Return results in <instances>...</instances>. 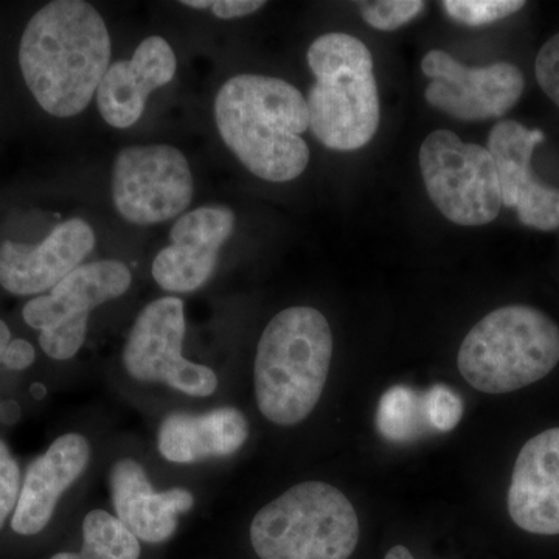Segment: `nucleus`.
<instances>
[{
  "label": "nucleus",
  "mask_w": 559,
  "mask_h": 559,
  "mask_svg": "<svg viewBox=\"0 0 559 559\" xmlns=\"http://www.w3.org/2000/svg\"><path fill=\"white\" fill-rule=\"evenodd\" d=\"M266 5L260 0H215L212 11L219 20H235V17L248 16Z\"/></svg>",
  "instance_id": "nucleus-29"
},
{
  "label": "nucleus",
  "mask_w": 559,
  "mask_h": 559,
  "mask_svg": "<svg viewBox=\"0 0 559 559\" xmlns=\"http://www.w3.org/2000/svg\"><path fill=\"white\" fill-rule=\"evenodd\" d=\"M90 441L80 433H66L25 474L11 528L22 536L38 535L49 525L58 500L86 469Z\"/></svg>",
  "instance_id": "nucleus-16"
},
{
  "label": "nucleus",
  "mask_w": 559,
  "mask_h": 559,
  "mask_svg": "<svg viewBox=\"0 0 559 559\" xmlns=\"http://www.w3.org/2000/svg\"><path fill=\"white\" fill-rule=\"evenodd\" d=\"M540 130H528L520 121L500 120L488 138V151L498 170L502 205L516 209L524 226L559 229V190L544 186L533 175V151L544 142Z\"/></svg>",
  "instance_id": "nucleus-11"
},
{
  "label": "nucleus",
  "mask_w": 559,
  "mask_h": 559,
  "mask_svg": "<svg viewBox=\"0 0 559 559\" xmlns=\"http://www.w3.org/2000/svg\"><path fill=\"white\" fill-rule=\"evenodd\" d=\"M94 248V230L80 218L58 224L39 245L5 241L0 246V286L14 296L46 293L80 267Z\"/></svg>",
  "instance_id": "nucleus-13"
},
{
  "label": "nucleus",
  "mask_w": 559,
  "mask_h": 559,
  "mask_svg": "<svg viewBox=\"0 0 559 559\" xmlns=\"http://www.w3.org/2000/svg\"><path fill=\"white\" fill-rule=\"evenodd\" d=\"M511 521L533 535H559V428L522 447L509 489Z\"/></svg>",
  "instance_id": "nucleus-14"
},
{
  "label": "nucleus",
  "mask_w": 559,
  "mask_h": 559,
  "mask_svg": "<svg viewBox=\"0 0 559 559\" xmlns=\"http://www.w3.org/2000/svg\"><path fill=\"white\" fill-rule=\"evenodd\" d=\"M21 418V409L14 401H7L0 406V421L3 425H13Z\"/></svg>",
  "instance_id": "nucleus-30"
},
{
  "label": "nucleus",
  "mask_w": 559,
  "mask_h": 559,
  "mask_svg": "<svg viewBox=\"0 0 559 559\" xmlns=\"http://www.w3.org/2000/svg\"><path fill=\"white\" fill-rule=\"evenodd\" d=\"M359 520L344 492L325 481L296 485L263 507L250 525L260 559H348Z\"/></svg>",
  "instance_id": "nucleus-6"
},
{
  "label": "nucleus",
  "mask_w": 559,
  "mask_h": 559,
  "mask_svg": "<svg viewBox=\"0 0 559 559\" xmlns=\"http://www.w3.org/2000/svg\"><path fill=\"white\" fill-rule=\"evenodd\" d=\"M448 16L469 27L492 24L524 9V0H444Z\"/></svg>",
  "instance_id": "nucleus-22"
},
{
  "label": "nucleus",
  "mask_w": 559,
  "mask_h": 559,
  "mask_svg": "<svg viewBox=\"0 0 559 559\" xmlns=\"http://www.w3.org/2000/svg\"><path fill=\"white\" fill-rule=\"evenodd\" d=\"M235 230V213L226 205H204L176 221L171 245L157 253L153 277L168 293H193L212 277L219 250Z\"/></svg>",
  "instance_id": "nucleus-12"
},
{
  "label": "nucleus",
  "mask_w": 559,
  "mask_h": 559,
  "mask_svg": "<svg viewBox=\"0 0 559 559\" xmlns=\"http://www.w3.org/2000/svg\"><path fill=\"white\" fill-rule=\"evenodd\" d=\"M307 60L316 76L307 98L312 134L330 150L362 148L381 120L370 50L355 36L333 32L311 44Z\"/></svg>",
  "instance_id": "nucleus-4"
},
{
  "label": "nucleus",
  "mask_w": 559,
  "mask_h": 559,
  "mask_svg": "<svg viewBox=\"0 0 559 559\" xmlns=\"http://www.w3.org/2000/svg\"><path fill=\"white\" fill-rule=\"evenodd\" d=\"M110 36L91 3L57 0L32 17L22 35L20 64L25 84L50 116H79L108 72Z\"/></svg>",
  "instance_id": "nucleus-1"
},
{
  "label": "nucleus",
  "mask_w": 559,
  "mask_h": 559,
  "mask_svg": "<svg viewBox=\"0 0 559 559\" xmlns=\"http://www.w3.org/2000/svg\"><path fill=\"white\" fill-rule=\"evenodd\" d=\"M425 7L426 3L421 0H374L360 3L359 10L370 27L393 32L414 21Z\"/></svg>",
  "instance_id": "nucleus-23"
},
{
  "label": "nucleus",
  "mask_w": 559,
  "mask_h": 559,
  "mask_svg": "<svg viewBox=\"0 0 559 559\" xmlns=\"http://www.w3.org/2000/svg\"><path fill=\"white\" fill-rule=\"evenodd\" d=\"M384 559H415V557L407 547L399 544V546H393L392 549L385 554Z\"/></svg>",
  "instance_id": "nucleus-31"
},
{
  "label": "nucleus",
  "mask_w": 559,
  "mask_h": 559,
  "mask_svg": "<svg viewBox=\"0 0 559 559\" xmlns=\"http://www.w3.org/2000/svg\"><path fill=\"white\" fill-rule=\"evenodd\" d=\"M90 314L75 316L50 330L40 331L39 344L51 359L73 358L86 341Z\"/></svg>",
  "instance_id": "nucleus-24"
},
{
  "label": "nucleus",
  "mask_w": 559,
  "mask_h": 559,
  "mask_svg": "<svg viewBox=\"0 0 559 559\" xmlns=\"http://www.w3.org/2000/svg\"><path fill=\"white\" fill-rule=\"evenodd\" d=\"M186 337L183 301L162 297L140 312L123 349V364L134 380L164 382L190 396H210L218 388L215 371L182 356Z\"/></svg>",
  "instance_id": "nucleus-9"
},
{
  "label": "nucleus",
  "mask_w": 559,
  "mask_h": 559,
  "mask_svg": "<svg viewBox=\"0 0 559 559\" xmlns=\"http://www.w3.org/2000/svg\"><path fill=\"white\" fill-rule=\"evenodd\" d=\"M11 342V333L7 323L0 320V358H2L5 349L9 348Z\"/></svg>",
  "instance_id": "nucleus-32"
},
{
  "label": "nucleus",
  "mask_w": 559,
  "mask_h": 559,
  "mask_svg": "<svg viewBox=\"0 0 559 559\" xmlns=\"http://www.w3.org/2000/svg\"><path fill=\"white\" fill-rule=\"evenodd\" d=\"M31 392H32L33 399L43 400L44 396H46L47 389H46V385L40 384V382H36V384L32 385Z\"/></svg>",
  "instance_id": "nucleus-34"
},
{
  "label": "nucleus",
  "mask_w": 559,
  "mask_h": 559,
  "mask_svg": "<svg viewBox=\"0 0 559 559\" xmlns=\"http://www.w3.org/2000/svg\"><path fill=\"white\" fill-rule=\"evenodd\" d=\"M423 411L432 430L450 432L463 415V401L448 385L436 384L423 392Z\"/></svg>",
  "instance_id": "nucleus-25"
},
{
  "label": "nucleus",
  "mask_w": 559,
  "mask_h": 559,
  "mask_svg": "<svg viewBox=\"0 0 559 559\" xmlns=\"http://www.w3.org/2000/svg\"><path fill=\"white\" fill-rule=\"evenodd\" d=\"M193 189L189 162L175 146H128L114 162L112 200L128 223L150 226L178 218Z\"/></svg>",
  "instance_id": "nucleus-8"
},
{
  "label": "nucleus",
  "mask_w": 559,
  "mask_h": 559,
  "mask_svg": "<svg viewBox=\"0 0 559 559\" xmlns=\"http://www.w3.org/2000/svg\"><path fill=\"white\" fill-rule=\"evenodd\" d=\"M419 167L430 200L451 223L476 227L498 218L502 198L488 148L437 130L421 143Z\"/></svg>",
  "instance_id": "nucleus-7"
},
{
  "label": "nucleus",
  "mask_w": 559,
  "mask_h": 559,
  "mask_svg": "<svg viewBox=\"0 0 559 559\" xmlns=\"http://www.w3.org/2000/svg\"><path fill=\"white\" fill-rule=\"evenodd\" d=\"M175 51L162 36L143 39L130 61L109 66L97 91L103 119L117 130L138 123L153 91L167 86L176 75Z\"/></svg>",
  "instance_id": "nucleus-15"
},
{
  "label": "nucleus",
  "mask_w": 559,
  "mask_h": 559,
  "mask_svg": "<svg viewBox=\"0 0 559 559\" xmlns=\"http://www.w3.org/2000/svg\"><path fill=\"white\" fill-rule=\"evenodd\" d=\"M249 437L245 415L235 407H219L205 414H173L159 429L162 457L173 463H197L229 457Z\"/></svg>",
  "instance_id": "nucleus-19"
},
{
  "label": "nucleus",
  "mask_w": 559,
  "mask_h": 559,
  "mask_svg": "<svg viewBox=\"0 0 559 559\" xmlns=\"http://www.w3.org/2000/svg\"><path fill=\"white\" fill-rule=\"evenodd\" d=\"M21 495V471L16 460L0 440V530L11 511L16 510Z\"/></svg>",
  "instance_id": "nucleus-26"
},
{
  "label": "nucleus",
  "mask_w": 559,
  "mask_h": 559,
  "mask_svg": "<svg viewBox=\"0 0 559 559\" xmlns=\"http://www.w3.org/2000/svg\"><path fill=\"white\" fill-rule=\"evenodd\" d=\"M535 72L540 90L559 108V33L540 47Z\"/></svg>",
  "instance_id": "nucleus-27"
},
{
  "label": "nucleus",
  "mask_w": 559,
  "mask_h": 559,
  "mask_svg": "<svg viewBox=\"0 0 559 559\" xmlns=\"http://www.w3.org/2000/svg\"><path fill=\"white\" fill-rule=\"evenodd\" d=\"M559 362V326L536 308L509 305L466 334L459 370L474 389L500 395L546 378Z\"/></svg>",
  "instance_id": "nucleus-5"
},
{
  "label": "nucleus",
  "mask_w": 559,
  "mask_h": 559,
  "mask_svg": "<svg viewBox=\"0 0 559 559\" xmlns=\"http://www.w3.org/2000/svg\"><path fill=\"white\" fill-rule=\"evenodd\" d=\"M183 7H190V9H212V0H183Z\"/></svg>",
  "instance_id": "nucleus-33"
},
{
  "label": "nucleus",
  "mask_w": 559,
  "mask_h": 559,
  "mask_svg": "<svg viewBox=\"0 0 559 559\" xmlns=\"http://www.w3.org/2000/svg\"><path fill=\"white\" fill-rule=\"evenodd\" d=\"M110 489L117 518L138 539L160 544L178 527V514L193 507L187 489L154 492L148 476L132 459L119 460L110 471Z\"/></svg>",
  "instance_id": "nucleus-17"
},
{
  "label": "nucleus",
  "mask_w": 559,
  "mask_h": 559,
  "mask_svg": "<svg viewBox=\"0 0 559 559\" xmlns=\"http://www.w3.org/2000/svg\"><path fill=\"white\" fill-rule=\"evenodd\" d=\"M333 358V334L322 312L293 307L261 334L255 396L261 414L278 426L304 421L318 406Z\"/></svg>",
  "instance_id": "nucleus-3"
},
{
  "label": "nucleus",
  "mask_w": 559,
  "mask_h": 559,
  "mask_svg": "<svg viewBox=\"0 0 559 559\" xmlns=\"http://www.w3.org/2000/svg\"><path fill=\"white\" fill-rule=\"evenodd\" d=\"M421 69L432 80L425 91L426 102L457 120L499 119L524 94V75L510 62L466 68L447 51L432 50L423 58Z\"/></svg>",
  "instance_id": "nucleus-10"
},
{
  "label": "nucleus",
  "mask_w": 559,
  "mask_h": 559,
  "mask_svg": "<svg viewBox=\"0 0 559 559\" xmlns=\"http://www.w3.org/2000/svg\"><path fill=\"white\" fill-rule=\"evenodd\" d=\"M83 550L86 559H139L140 543L119 518L94 510L83 521Z\"/></svg>",
  "instance_id": "nucleus-21"
},
{
  "label": "nucleus",
  "mask_w": 559,
  "mask_h": 559,
  "mask_svg": "<svg viewBox=\"0 0 559 559\" xmlns=\"http://www.w3.org/2000/svg\"><path fill=\"white\" fill-rule=\"evenodd\" d=\"M35 348L28 341L14 340L10 342L9 348L3 353L0 362L11 370H25L35 362Z\"/></svg>",
  "instance_id": "nucleus-28"
},
{
  "label": "nucleus",
  "mask_w": 559,
  "mask_h": 559,
  "mask_svg": "<svg viewBox=\"0 0 559 559\" xmlns=\"http://www.w3.org/2000/svg\"><path fill=\"white\" fill-rule=\"evenodd\" d=\"M132 275L127 264L117 260L81 264L61 280L50 294L28 301L22 310L25 323L35 330H50L75 316L90 314L94 308L123 296Z\"/></svg>",
  "instance_id": "nucleus-18"
},
{
  "label": "nucleus",
  "mask_w": 559,
  "mask_h": 559,
  "mask_svg": "<svg viewBox=\"0 0 559 559\" xmlns=\"http://www.w3.org/2000/svg\"><path fill=\"white\" fill-rule=\"evenodd\" d=\"M50 559H86L81 554H69V551H64V554H57L55 557Z\"/></svg>",
  "instance_id": "nucleus-35"
},
{
  "label": "nucleus",
  "mask_w": 559,
  "mask_h": 559,
  "mask_svg": "<svg viewBox=\"0 0 559 559\" xmlns=\"http://www.w3.org/2000/svg\"><path fill=\"white\" fill-rule=\"evenodd\" d=\"M377 428L395 443H409L432 430L423 411V393L407 385L390 388L378 404Z\"/></svg>",
  "instance_id": "nucleus-20"
},
{
  "label": "nucleus",
  "mask_w": 559,
  "mask_h": 559,
  "mask_svg": "<svg viewBox=\"0 0 559 559\" xmlns=\"http://www.w3.org/2000/svg\"><path fill=\"white\" fill-rule=\"evenodd\" d=\"M221 139L257 178L289 182L310 164L301 134L310 128L307 98L288 81L237 75L215 100Z\"/></svg>",
  "instance_id": "nucleus-2"
}]
</instances>
